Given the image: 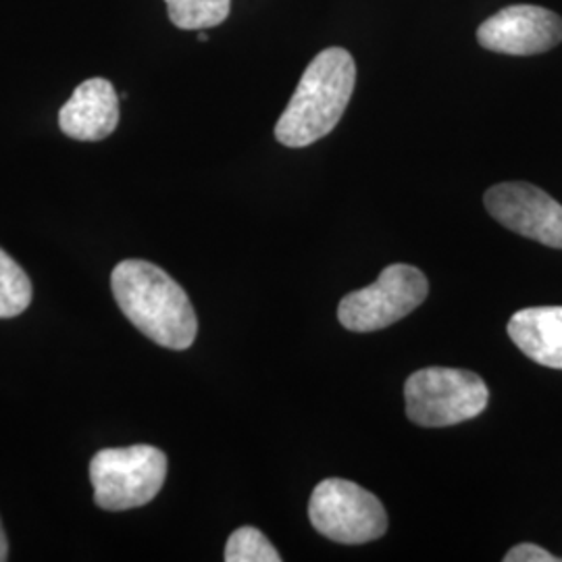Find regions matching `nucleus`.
Here are the masks:
<instances>
[{
  "instance_id": "obj_15",
  "label": "nucleus",
  "mask_w": 562,
  "mask_h": 562,
  "mask_svg": "<svg viewBox=\"0 0 562 562\" xmlns=\"http://www.w3.org/2000/svg\"><path fill=\"white\" fill-rule=\"evenodd\" d=\"M7 554H9V543H7V536H4L2 525H0V562L7 561Z\"/></svg>"
},
{
  "instance_id": "obj_11",
  "label": "nucleus",
  "mask_w": 562,
  "mask_h": 562,
  "mask_svg": "<svg viewBox=\"0 0 562 562\" xmlns=\"http://www.w3.org/2000/svg\"><path fill=\"white\" fill-rule=\"evenodd\" d=\"M169 20L180 30H206L227 20L232 0H165Z\"/></svg>"
},
{
  "instance_id": "obj_4",
  "label": "nucleus",
  "mask_w": 562,
  "mask_h": 562,
  "mask_svg": "<svg viewBox=\"0 0 562 562\" xmlns=\"http://www.w3.org/2000/svg\"><path fill=\"white\" fill-rule=\"evenodd\" d=\"M167 477V457L155 446L106 448L90 462L94 501L104 510H130L150 503Z\"/></svg>"
},
{
  "instance_id": "obj_7",
  "label": "nucleus",
  "mask_w": 562,
  "mask_h": 562,
  "mask_svg": "<svg viewBox=\"0 0 562 562\" xmlns=\"http://www.w3.org/2000/svg\"><path fill=\"white\" fill-rule=\"evenodd\" d=\"M487 213L522 238L562 250V204L527 181L492 186L485 196Z\"/></svg>"
},
{
  "instance_id": "obj_8",
  "label": "nucleus",
  "mask_w": 562,
  "mask_h": 562,
  "mask_svg": "<svg viewBox=\"0 0 562 562\" xmlns=\"http://www.w3.org/2000/svg\"><path fill=\"white\" fill-rule=\"evenodd\" d=\"M477 41L485 50L501 55H542L561 44L562 20L543 7L513 4L483 21Z\"/></svg>"
},
{
  "instance_id": "obj_10",
  "label": "nucleus",
  "mask_w": 562,
  "mask_h": 562,
  "mask_svg": "<svg viewBox=\"0 0 562 562\" xmlns=\"http://www.w3.org/2000/svg\"><path fill=\"white\" fill-rule=\"evenodd\" d=\"M506 331L525 357L562 371V306L522 308L510 317Z\"/></svg>"
},
{
  "instance_id": "obj_1",
  "label": "nucleus",
  "mask_w": 562,
  "mask_h": 562,
  "mask_svg": "<svg viewBox=\"0 0 562 562\" xmlns=\"http://www.w3.org/2000/svg\"><path fill=\"white\" fill-rule=\"evenodd\" d=\"M113 296L121 313L146 338L169 350H186L196 340L199 322L178 281L157 265L130 259L113 269Z\"/></svg>"
},
{
  "instance_id": "obj_2",
  "label": "nucleus",
  "mask_w": 562,
  "mask_h": 562,
  "mask_svg": "<svg viewBox=\"0 0 562 562\" xmlns=\"http://www.w3.org/2000/svg\"><path fill=\"white\" fill-rule=\"evenodd\" d=\"M357 65L348 50L331 46L308 63L294 97L276 125V138L288 148H304L325 138L352 99Z\"/></svg>"
},
{
  "instance_id": "obj_9",
  "label": "nucleus",
  "mask_w": 562,
  "mask_h": 562,
  "mask_svg": "<svg viewBox=\"0 0 562 562\" xmlns=\"http://www.w3.org/2000/svg\"><path fill=\"white\" fill-rule=\"evenodd\" d=\"M65 136L81 142L109 138L120 125V97L111 81L102 78L81 81L59 111Z\"/></svg>"
},
{
  "instance_id": "obj_13",
  "label": "nucleus",
  "mask_w": 562,
  "mask_h": 562,
  "mask_svg": "<svg viewBox=\"0 0 562 562\" xmlns=\"http://www.w3.org/2000/svg\"><path fill=\"white\" fill-rule=\"evenodd\" d=\"M227 562H280V552L257 527L236 529L225 546Z\"/></svg>"
},
{
  "instance_id": "obj_16",
  "label": "nucleus",
  "mask_w": 562,
  "mask_h": 562,
  "mask_svg": "<svg viewBox=\"0 0 562 562\" xmlns=\"http://www.w3.org/2000/svg\"><path fill=\"white\" fill-rule=\"evenodd\" d=\"M199 41L209 42V36H206V34H204V32H201V34H199Z\"/></svg>"
},
{
  "instance_id": "obj_6",
  "label": "nucleus",
  "mask_w": 562,
  "mask_h": 562,
  "mask_svg": "<svg viewBox=\"0 0 562 562\" xmlns=\"http://www.w3.org/2000/svg\"><path fill=\"white\" fill-rule=\"evenodd\" d=\"M308 517L323 538L338 543H367L387 531L380 498L357 483L325 480L308 503Z\"/></svg>"
},
{
  "instance_id": "obj_5",
  "label": "nucleus",
  "mask_w": 562,
  "mask_h": 562,
  "mask_svg": "<svg viewBox=\"0 0 562 562\" xmlns=\"http://www.w3.org/2000/svg\"><path fill=\"white\" fill-rule=\"evenodd\" d=\"M427 292L429 283L417 267L390 265L375 283L341 299L338 319L355 334L378 331L419 308Z\"/></svg>"
},
{
  "instance_id": "obj_12",
  "label": "nucleus",
  "mask_w": 562,
  "mask_h": 562,
  "mask_svg": "<svg viewBox=\"0 0 562 562\" xmlns=\"http://www.w3.org/2000/svg\"><path fill=\"white\" fill-rule=\"evenodd\" d=\"M32 281L18 262L0 250V319L21 315L32 302Z\"/></svg>"
},
{
  "instance_id": "obj_14",
  "label": "nucleus",
  "mask_w": 562,
  "mask_h": 562,
  "mask_svg": "<svg viewBox=\"0 0 562 562\" xmlns=\"http://www.w3.org/2000/svg\"><path fill=\"white\" fill-rule=\"evenodd\" d=\"M504 562H559L554 554L543 550L542 546L536 543H519L508 550Z\"/></svg>"
},
{
  "instance_id": "obj_3",
  "label": "nucleus",
  "mask_w": 562,
  "mask_h": 562,
  "mask_svg": "<svg viewBox=\"0 0 562 562\" xmlns=\"http://www.w3.org/2000/svg\"><path fill=\"white\" fill-rule=\"evenodd\" d=\"M404 401L411 422L448 427L480 417L490 402V390L473 371L427 367L406 380Z\"/></svg>"
}]
</instances>
